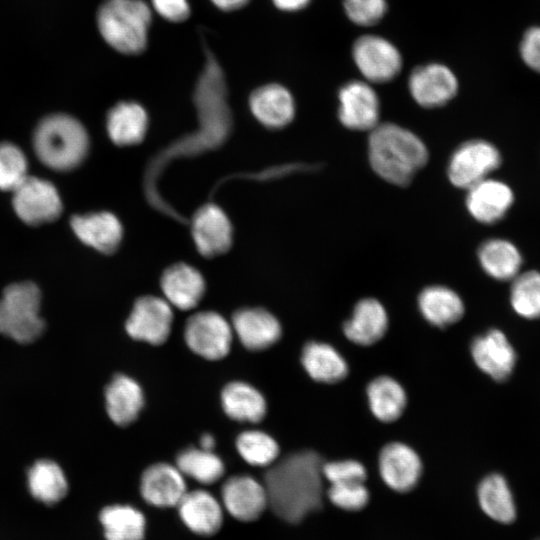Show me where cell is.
<instances>
[{
  "instance_id": "12",
  "label": "cell",
  "mask_w": 540,
  "mask_h": 540,
  "mask_svg": "<svg viewBox=\"0 0 540 540\" xmlns=\"http://www.w3.org/2000/svg\"><path fill=\"white\" fill-rule=\"evenodd\" d=\"M408 88L417 104L424 108H437L455 97L458 80L447 66L429 63L412 70Z\"/></svg>"
},
{
  "instance_id": "38",
  "label": "cell",
  "mask_w": 540,
  "mask_h": 540,
  "mask_svg": "<svg viewBox=\"0 0 540 540\" xmlns=\"http://www.w3.org/2000/svg\"><path fill=\"white\" fill-rule=\"evenodd\" d=\"M27 176L23 152L12 143H0V189L12 192Z\"/></svg>"
},
{
  "instance_id": "29",
  "label": "cell",
  "mask_w": 540,
  "mask_h": 540,
  "mask_svg": "<svg viewBox=\"0 0 540 540\" xmlns=\"http://www.w3.org/2000/svg\"><path fill=\"white\" fill-rule=\"evenodd\" d=\"M301 362L308 375L321 383H336L348 373L345 359L331 345L312 341L302 351Z\"/></svg>"
},
{
  "instance_id": "27",
  "label": "cell",
  "mask_w": 540,
  "mask_h": 540,
  "mask_svg": "<svg viewBox=\"0 0 540 540\" xmlns=\"http://www.w3.org/2000/svg\"><path fill=\"white\" fill-rule=\"evenodd\" d=\"M147 127V113L136 102H120L109 111L107 116L108 135L115 144L120 146L141 142Z\"/></svg>"
},
{
  "instance_id": "25",
  "label": "cell",
  "mask_w": 540,
  "mask_h": 540,
  "mask_svg": "<svg viewBox=\"0 0 540 540\" xmlns=\"http://www.w3.org/2000/svg\"><path fill=\"white\" fill-rule=\"evenodd\" d=\"M387 327L388 317L383 305L374 298H364L355 305L343 332L351 342L369 346L384 336Z\"/></svg>"
},
{
  "instance_id": "34",
  "label": "cell",
  "mask_w": 540,
  "mask_h": 540,
  "mask_svg": "<svg viewBox=\"0 0 540 540\" xmlns=\"http://www.w3.org/2000/svg\"><path fill=\"white\" fill-rule=\"evenodd\" d=\"M28 486L32 496L47 505L60 501L68 490L62 469L49 460H40L30 468Z\"/></svg>"
},
{
  "instance_id": "9",
  "label": "cell",
  "mask_w": 540,
  "mask_h": 540,
  "mask_svg": "<svg viewBox=\"0 0 540 540\" xmlns=\"http://www.w3.org/2000/svg\"><path fill=\"white\" fill-rule=\"evenodd\" d=\"M12 193L16 214L29 225L53 221L61 213L60 196L56 188L46 180L28 175Z\"/></svg>"
},
{
  "instance_id": "33",
  "label": "cell",
  "mask_w": 540,
  "mask_h": 540,
  "mask_svg": "<svg viewBox=\"0 0 540 540\" xmlns=\"http://www.w3.org/2000/svg\"><path fill=\"white\" fill-rule=\"evenodd\" d=\"M106 540H143L145 516L130 505H111L99 515Z\"/></svg>"
},
{
  "instance_id": "11",
  "label": "cell",
  "mask_w": 540,
  "mask_h": 540,
  "mask_svg": "<svg viewBox=\"0 0 540 540\" xmlns=\"http://www.w3.org/2000/svg\"><path fill=\"white\" fill-rule=\"evenodd\" d=\"M338 118L341 124L356 131H371L380 122V101L365 81L352 80L338 92Z\"/></svg>"
},
{
  "instance_id": "8",
  "label": "cell",
  "mask_w": 540,
  "mask_h": 540,
  "mask_svg": "<svg viewBox=\"0 0 540 540\" xmlns=\"http://www.w3.org/2000/svg\"><path fill=\"white\" fill-rule=\"evenodd\" d=\"M353 60L363 77L373 83H386L400 73L402 56L387 39L364 35L352 47Z\"/></svg>"
},
{
  "instance_id": "1",
  "label": "cell",
  "mask_w": 540,
  "mask_h": 540,
  "mask_svg": "<svg viewBox=\"0 0 540 540\" xmlns=\"http://www.w3.org/2000/svg\"><path fill=\"white\" fill-rule=\"evenodd\" d=\"M324 460L312 450L292 453L269 466L264 487L268 507L282 520L297 524L323 504Z\"/></svg>"
},
{
  "instance_id": "23",
  "label": "cell",
  "mask_w": 540,
  "mask_h": 540,
  "mask_svg": "<svg viewBox=\"0 0 540 540\" xmlns=\"http://www.w3.org/2000/svg\"><path fill=\"white\" fill-rule=\"evenodd\" d=\"M71 227L83 243L106 254L118 248L123 234L120 221L109 212L77 215L72 218Z\"/></svg>"
},
{
  "instance_id": "3",
  "label": "cell",
  "mask_w": 540,
  "mask_h": 540,
  "mask_svg": "<svg viewBox=\"0 0 540 540\" xmlns=\"http://www.w3.org/2000/svg\"><path fill=\"white\" fill-rule=\"evenodd\" d=\"M151 11L143 0H105L97 12L103 39L127 55L142 53L147 46Z\"/></svg>"
},
{
  "instance_id": "17",
  "label": "cell",
  "mask_w": 540,
  "mask_h": 540,
  "mask_svg": "<svg viewBox=\"0 0 540 540\" xmlns=\"http://www.w3.org/2000/svg\"><path fill=\"white\" fill-rule=\"evenodd\" d=\"M186 492L183 474L176 466L155 463L141 475L140 493L149 505L158 508L176 507Z\"/></svg>"
},
{
  "instance_id": "44",
  "label": "cell",
  "mask_w": 540,
  "mask_h": 540,
  "mask_svg": "<svg viewBox=\"0 0 540 540\" xmlns=\"http://www.w3.org/2000/svg\"><path fill=\"white\" fill-rule=\"evenodd\" d=\"M274 5L283 11L293 12L305 8L311 0H272Z\"/></svg>"
},
{
  "instance_id": "39",
  "label": "cell",
  "mask_w": 540,
  "mask_h": 540,
  "mask_svg": "<svg viewBox=\"0 0 540 540\" xmlns=\"http://www.w3.org/2000/svg\"><path fill=\"white\" fill-rule=\"evenodd\" d=\"M327 495L335 506L347 511H358L369 501L366 486L359 482L330 484Z\"/></svg>"
},
{
  "instance_id": "46",
  "label": "cell",
  "mask_w": 540,
  "mask_h": 540,
  "mask_svg": "<svg viewBox=\"0 0 540 540\" xmlns=\"http://www.w3.org/2000/svg\"><path fill=\"white\" fill-rule=\"evenodd\" d=\"M215 438L210 433H205L200 438V447L206 450H213Z\"/></svg>"
},
{
  "instance_id": "30",
  "label": "cell",
  "mask_w": 540,
  "mask_h": 540,
  "mask_svg": "<svg viewBox=\"0 0 540 540\" xmlns=\"http://www.w3.org/2000/svg\"><path fill=\"white\" fill-rule=\"evenodd\" d=\"M418 306L423 317L438 327L453 324L464 314V303L460 296L441 285L423 289L418 297Z\"/></svg>"
},
{
  "instance_id": "20",
  "label": "cell",
  "mask_w": 540,
  "mask_h": 540,
  "mask_svg": "<svg viewBox=\"0 0 540 540\" xmlns=\"http://www.w3.org/2000/svg\"><path fill=\"white\" fill-rule=\"evenodd\" d=\"M176 507L182 522L197 535H214L222 526L221 505L205 490L187 491Z\"/></svg>"
},
{
  "instance_id": "41",
  "label": "cell",
  "mask_w": 540,
  "mask_h": 540,
  "mask_svg": "<svg viewBox=\"0 0 540 540\" xmlns=\"http://www.w3.org/2000/svg\"><path fill=\"white\" fill-rule=\"evenodd\" d=\"M322 473L330 484L364 483L367 477L365 467L356 460L324 462Z\"/></svg>"
},
{
  "instance_id": "45",
  "label": "cell",
  "mask_w": 540,
  "mask_h": 540,
  "mask_svg": "<svg viewBox=\"0 0 540 540\" xmlns=\"http://www.w3.org/2000/svg\"><path fill=\"white\" fill-rule=\"evenodd\" d=\"M212 3L223 11H233L245 6L249 0H211Z\"/></svg>"
},
{
  "instance_id": "10",
  "label": "cell",
  "mask_w": 540,
  "mask_h": 540,
  "mask_svg": "<svg viewBox=\"0 0 540 540\" xmlns=\"http://www.w3.org/2000/svg\"><path fill=\"white\" fill-rule=\"evenodd\" d=\"M173 311L167 300L157 296H143L136 300L125 323L128 335L152 345H161L169 337Z\"/></svg>"
},
{
  "instance_id": "18",
  "label": "cell",
  "mask_w": 540,
  "mask_h": 540,
  "mask_svg": "<svg viewBox=\"0 0 540 540\" xmlns=\"http://www.w3.org/2000/svg\"><path fill=\"white\" fill-rule=\"evenodd\" d=\"M232 329L242 345L253 351L266 349L281 337L278 319L263 308H243L232 316Z\"/></svg>"
},
{
  "instance_id": "24",
  "label": "cell",
  "mask_w": 540,
  "mask_h": 540,
  "mask_svg": "<svg viewBox=\"0 0 540 540\" xmlns=\"http://www.w3.org/2000/svg\"><path fill=\"white\" fill-rule=\"evenodd\" d=\"M106 411L119 426L134 422L144 405V394L139 383L124 374L113 377L105 389Z\"/></svg>"
},
{
  "instance_id": "13",
  "label": "cell",
  "mask_w": 540,
  "mask_h": 540,
  "mask_svg": "<svg viewBox=\"0 0 540 540\" xmlns=\"http://www.w3.org/2000/svg\"><path fill=\"white\" fill-rule=\"evenodd\" d=\"M465 205L470 216L482 224L501 220L514 202V192L505 182L486 178L468 188Z\"/></svg>"
},
{
  "instance_id": "22",
  "label": "cell",
  "mask_w": 540,
  "mask_h": 540,
  "mask_svg": "<svg viewBox=\"0 0 540 540\" xmlns=\"http://www.w3.org/2000/svg\"><path fill=\"white\" fill-rule=\"evenodd\" d=\"M249 104L255 118L268 128L285 127L295 115L292 94L279 84H267L257 88L251 94Z\"/></svg>"
},
{
  "instance_id": "19",
  "label": "cell",
  "mask_w": 540,
  "mask_h": 540,
  "mask_svg": "<svg viewBox=\"0 0 540 540\" xmlns=\"http://www.w3.org/2000/svg\"><path fill=\"white\" fill-rule=\"evenodd\" d=\"M471 354L478 368L497 381H503L510 376L516 361L513 347L497 329L475 338L471 345Z\"/></svg>"
},
{
  "instance_id": "21",
  "label": "cell",
  "mask_w": 540,
  "mask_h": 540,
  "mask_svg": "<svg viewBox=\"0 0 540 540\" xmlns=\"http://www.w3.org/2000/svg\"><path fill=\"white\" fill-rule=\"evenodd\" d=\"M160 284L168 303L181 310L196 307L205 292L202 274L186 263L168 267L162 274Z\"/></svg>"
},
{
  "instance_id": "15",
  "label": "cell",
  "mask_w": 540,
  "mask_h": 540,
  "mask_svg": "<svg viewBox=\"0 0 540 540\" xmlns=\"http://www.w3.org/2000/svg\"><path fill=\"white\" fill-rule=\"evenodd\" d=\"M192 236L198 251L203 256H218L231 247L232 226L219 206L206 204L193 216Z\"/></svg>"
},
{
  "instance_id": "16",
  "label": "cell",
  "mask_w": 540,
  "mask_h": 540,
  "mask_svg": "<svg viewBox=\"0 0 540 540\" xmlns=\"http://www.w3.org/2000/svg\"><path fill=\"white\" fill-rule=\"evenodd\" d=\"M379 472L388 487L397 492H408L418 483L422 462L408 445L389 443L379 454Z\"/></svg>"
},
{
  "instance_id": "40",
  "label": "cell",
  "mask_w": 540,
  "mask_h": 540,
  "mask_svg": "<svg viewBox=\"0 0 540 540\" xmlns=\"http://www.w3.org/2000/svg\"><path fill=\"white\" fill-rule=\"evenodd\" d=\"M347 17L359 26L378 23L387 10L386 0H344Z\"/></svg>"
},
{
  "instance_id": "36",
  "label": "cell",
  "mask_w": 540,
  "mask_h": 540,
  "mask_svg": "<svg viewBox=\"0 0 540 540\" xmlns=\"http://www.w3.org/2000/svg\"><path fill=\"white\" fill-rule=\"evenodd\" d=\"M239 455L250 465L266 467L276 462L279 445L275 439L260 430H246L236 438Z\"/></svg>"
},
{
  "instance_id": "37",
  "label": "cell",
  "mask_w": 540,
  "mask_h": 540,
  "mask_svg": "<svg viewBox=\"0 0 540 540\" xmlns=\"http://www.w3.org/2000/svg\"><path fill=\"white\" fill-rule=\"evenodd\" d=\"M514 311L527 319L540 317V272L536 270L519 273L510 291Z\"/></svg>"
},
{
  "instance_id": "47",
  "label": "cell",
  "mask_w": 540,
  "mask_h": 540,
  "mask_svg": "<svg viewBox=\"0 0 540 540\" xmlns=\"http://www.w3.org/2000/svg\"><path fill=\"white\" fill-rule=\"evenodd\" d=\"M538 540H540V539H538Z\"/></svg>"
},
{
  "instance_id": "26",
  "label": "cell",
  "mask_w": 540,
  "mask_h": 540,
  "mask_svg": "<svg viewBox=\"0 0 540 540\" xmlns=\"http://www.w3.org/2000/svg\"><path fill=\"white\" fill-rule=\"evenodd\" d=\"M221 404L226 415L239 422H259L267 410L266 400L260 391L242 381L230 382L223 388Z\"/></svg>"
},
{
  "instance_id": "43",
  "label": "cell",
  "mask_w": 540,
  "mask_h": 540,
  "mask_svg": "<svg viewBox=\"0 0 540 540\" xmlns=\"http://www.w3.org/2000/svg\"><path fill=\"white\" fill-rule=\"evenodd\" d=\"M156 12L171 22H182L189 17L187 0H152Z\"/></svg>"
},
{
  "instance_id": "5",
  "label": "cell",
  "mask_w": 540,
  "mask_h": 540,
  "mask_svg": "<svg viewBox=\"0 0 540 540\" xmlns=\"http://www.w3.org/2000/svg\"><path fill=\"white\" fill-rule=\"evenodd\" d=\"M41 293L31 282L11 284L0 299V333L19 343L37 339L45 328L39 316Z\"/></svg>"
},
{
  "instance_id": "28",
  "label": "cell",
  "mask_w": 540,
  "mask_h": 540,
  "mask_svg": "<svg viewBox=\"0 0 540 540\" xmlns=\"http://www.w3.org/2000/svg\"><path fill=\"white\" fill-rule=\"evenodd\" d=\"M478 260L486 274L496 280H513L522 266L518 247L503 238L488 239L478 249Z\"/></svg>"
},
{
  "instance_id": "2",
  "label": "cell",
  "mask_w": 540,
  "mask_h": 540,
  "mask_svg": "<svg viewBox=\"0 0 540 540\" xmlns=\"http://www.w3.org/2000/svg\"><path fill=\"white\" fill-rule=\"evenodd\" d=\"M368 156L379 177L393 185L407 186L425 166L429 153L412 131L394 123H379L370 131Z\"/></svg>"
},
{
  "instance_id": "35",
  "label": "cell",
  "mask_w": 540,
  "mask_h": 540,
  "mask_svg": "<svg viewBox=\"0 0 540 540\" xmlns=\"http://www.w3.org/2000/svg\"><path fill=\"white\" fill-rule=\"evenodd\" d=\"M176 467L183 475L205 485L217 482L225 471L221 458L213 450L201 447L182 450L177 455Z\"/></svg>"
},
{
  "instance_id": "42",
  "label": "cell",
  "mask_w": 540,
  "mask_h": 540,
  "mask_svg": "<svg viewBox=\"0 0 540 540\" xmlns=\"http://www.w3.org/2000/svg\"><path fill=\"white\" fill-rule=\"evenodd\" d=\"M519 52L523 62L533 71L540 73V26L525 31Z\"/></svg>"
},
{
  "instance_id": "4",
  "label": "cell",
  "mask_w": 540,
  "mask_h": 540,
  "mask_svg": "<svg viewBox=\"0 0 540 540\" xmlns=\"http://www.w3.org/2000/svg\"><path fill=\"white\" fill-rule=\"evenodd\" d=\"M89 146L82 124L71 116L54 114L43 119L34 133L38 158L55 170H69L85 158Z\"/></svg>"
},
{
  "instance_id": "6",
  "label": "cell",
  "mask_w": 540,
  "mask_h": 540,
  "mask_svg": "<svg viewBox=\"0 0 540 540\" xmlns=\"http://www.w3.org/2000/svg\"><path fill=\"white\" fill-rule=\"evenodd\" d=\"M501 162V153L494 144L471 139L452 153L447 168L448 178L455 187L467 190L490 177Z\"/></svg>"
},
{
  "instance_id": "7",
  "label": "cell",
  "mask_w": 540,
  "mask_h": 540,
  "mask_svg": "<svg viewBox=\"0 0 540 540\" xmlns=\"http://www.w3.org/2000/svg\"><path fill=\"white\" fill-rule=\"evenodd\" d=\"M187 346L207 360H219L230 351L233 329L219 313L201 311L191 315L184 329Z\"/></svg>"
},
{
  "instance_id": "14",
  "label": "cell",
  "mask_w": 540,
  "mask_h": 540,
  "mask_svg": "<svg viewBox=\"0 0 540 540\" xmlns=\"http://www.w3.org/2000/svg\"><path fill=\"white\" fill-rule=\"evenodd\" d=\"M221 496L228 513L243 522L257 520L268 507L264 484L248 475L228 478L222 486Z\"/></svg>"
},
{
  "instance_id": "32",
  "label": "cell",
  "mask_w": 540,
  "mask_h": 540,
  "mask_svg": "<svg viewBox=\"0 0 540 540\" xmlns=\"http://www.w3.org/2000/svg\"><path fill=\"white\" fill-rule=\"evenodd\" d=\"M370 410L382 422H393L403 413L407 397L403 387L393 378L380 376L367 387Z\"/></svg>"
},
{
  "instance_id": "31",
  "label": "cell",
  "mask_w": 540,
  "mask_h": 540,
  "mask_svg": "<svg viewBox=\"0 0 540 540\" xmlns=\"http://www.w3.org/2000/svg\"><path fill=\"white\" fill-rule=\"evenodd\" d=\"M483 512L494 521L512 523L516 518V506L510 487L503 476L491 474L479 484L477 490Z\"/></svg>"
}]
</instances>
